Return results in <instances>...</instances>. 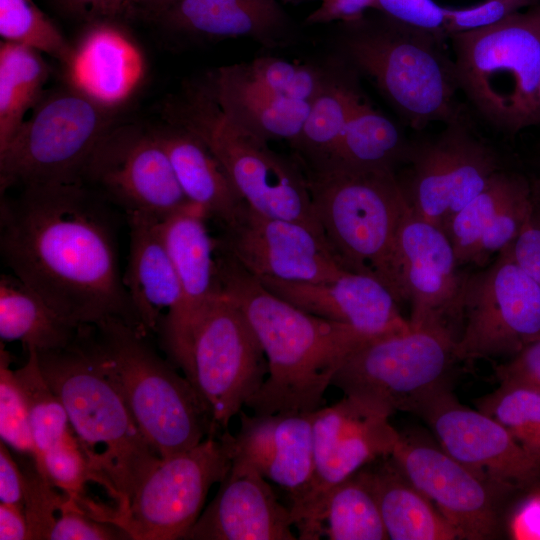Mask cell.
<instances>
[{
    "mask_svg": "<svg viewBox=\"0 0 540 540\" xmlns=\"http://www.w3.org/2000/svg\"><path fill=\"white\" fill-rule=\"evenodd\" d=\"M0 250L13 275L76 327L118 319L145 332L123 283L113 217L84 183L2 196Z\"/></svg>",
    "mask_w": 540,
    "mask_h": 540,
    "instance_id": "obj_1",
    "label": "cell"
},
{
    "mask_svg": "<svg viewBox=\"0 0 540 540\" xmlns=\"http://www.w3.org/2000/svg\"><path fill=\"white\" fill-rule=\"evenodd\" d=\"M217 263L221 289L250 324L268 365L266 379L245 406L259 415L321 408L348 355L377 336L293 306L219 247Z\"/></svg>",
    "mask_w": 540,
    "mask_h": 540,
    "instance_id": "obj_2",
    "label": "cell"
},
{
    "mask_svg": "<svg viewBox=\"0 0 540 540\" xmlns=\"http://www.w3.org/2000/svg\"><path fill=\"white\" fill-rule=\"evenodd\" d=\"M38 359L100 486L116 500L115 518L127 510L162 459L101 369L88 339V327H83L69 346L38 352Z\"/></svg>",
    "mask_w": 540,
    "mask_h": 540,
    "instance_id": "obj_3",
    "label": "cell"
},
{
    "mask_svg": "<svg viewBox=\"0 0 540 540\" xmlns=\"http://www.w3.org/2000/svg\"><path fill=\"white\" fill-rule=\"evenodd\" d=\"M304 173L322 234L338 263L375 277L404 303L397 235L408 205L395 171L332 167Z\"/></svg>",
    "mask_w": 540,
    "mask_h": 540,
    "instance_id": "obj_4",
    "label": "cell"
},
{
    "mask_svg": "<svg viewBox=\"0 0 540 540\" xmlns=\"http://www.w3.org/2000/svg\"><path fill=\"white\" fill-rule=\"evenodd\" d=\"M148 335L122 320L88 328L96 359L161 459L221 434L191 384L162 359Z\"/></svg>",
    "mask_w": 540,
    "mask_h": 540,
    "instance_id": "obj_5",
    "label": "cell"
},
{
    "mask_svg": "<svg viewBox=\"0 0 540 540\" xmlns=\"http://www.w3.org/2000/svg\"><path fill=\"white\" fill-rule=\"evenodd\" d=\"M165 118L209 147L248 206L266 216L300 223L325 240L305 173L271 150L268 141L231 119L206 81L191 85L169 103Z\"/></svg>",
    "mask_w": 540,
    "mask_h": 540,
    "instance_id": "obj_6",
    "label": "cell"
},
{
    "mask_svg": "<svg viewBox=\"0 0 540 540\" xmlns=\"http://www.w3.org/2000/svg\"><path fill=\"white\" fill-rule=\"evenodd\" d=\"M459 89L497 128L540 123V2L450 37Z\"/></svg>",
    "mask_w": 540,
    "mask_h": 540,
    "instance_id": "obj_7",
    "label": "cell"
},
{
    "mask_svg": "<svg viewBox=\"0 0 540 540\" xmlns=\"http://www.w3.org/2000/svg\"><path fill=\"white\" fill-rule=\"evenodd\" d=\"M443 42L387 19L379 26H361L348 36L345 49L408 125L420 130L432 122L461 119L455 66Z\"/></svg>",
    "mask_w": 540,
    "mask_h": 540,
    "instance_id": "obj_8",
    "label": "cell"
},
{
    "mask_svg": "<svg viewBox=\"0 0 540 540\" xmlns=\"http://www.w3.org/2000/svg\"><path fill=\"white\" fill-rule=\"evenodd\" d=\"M166 352L220 433L258 391L268 372L254 331L222 289Z\"/></svg>",
    "mask_w": 540,
    "mask_h": 540,
    "instance_id": "obj_9",
    "label": "cell"
},
{
    "mask_svg": "<svg viewBox=\"0 0 540 540\" xmlns=\"http://www.w3.org/2000/svg\"><path fill=\"white\" fill-rule=\"evenodd\" d=\"M455 341L430 329L373 337L345 359L332 385L360 404L388 416L418 413L449 389L458 362Z\"/></svg>",
    "mask_w": 540,
    "mask_h": 540,
    "instance_id": "obj_10",
    "label": "cell"
},
{
    "mask_svg": "<svg viewBox=\"0 0 540 540\" xmlns=\"http://www.w3.org/2000/svg\"><path fill=\"white\" fill-rule=\"evenodd\" d=\"M112 127V109L74 87L43 96L0 150L1 194L12 187L83 183L91 154Z\"/></svg>",
    "mask_w": 540,
    "mask_h": 540,
    "instance_id": "obj_11",
    "label": "cell"
},
{
    "mask_svg": "<svg viewBox=\"0 0 540 540\" xmlns=\"http://www.w3.org/2000/svg\"><path fill=\"white\" fill-rule=\"evenodd\" d=\"M233 435L226 430L162 459L140 485L125 512L110 522L133 540L185 539L206 496L227 475Z\"/></svg>",
    "mask_w": 540,
    "mask_h": 540,
    "instance_id": "obj_12",
    "label": "cell"
},
{
    "mask_svg": "<svg viewBox=\"0 0 540 540\" xmlns=\"http://www.w3.org/2000/svg\"><path fill=\"white\" fill-rule=\"evenodd\" d=\"M540 337V286L516 263L509 246L468 272L459 361L512 357Z\"/></svg>",
    "mask_w": 540,
    "mask_h": 540,
    "instance_id": "obj_13",
    "label": "cell"
},
{
    "mask_svg": "<svg viewBox=\"0 0 540 540\" xmlns=\"http://www.w3.org/2000/svg\"><path fill=\"white\" fill-rule=\"evenodd\" d=\"M386 414L344 396L313 412L314 471L303 499L290 507L301 540L324 536L329 493L366 465L391 456L400 433Z\"/></svg>",
    "mask_w": 540,
    "mask_h": 540,
    "instance_id": "obj_14",
    "label": "cell"
},
{
    "mask_svg": "<svg viewBox=\"0 0 540 540\" xmlns=\"http://www.w3.org/2000/svg\"><path fill=\"white\" fill-rule=\"evenodd\" d=\"M435 139L410 146L398 182L411 212L443 231L501 169L495 152L464 125L446 124Z\"/></svg>",
    "mask_w": 540,
    "mask_h": 540,
    "instance_id": "obj_15",
    "label": "cell"
},
{
    "mask_svg": "<svg viewBox=\"0 0 540 540\" xmlns=\"http://www.w3.org/2000/svg\"><path fill=\"white\" fill-rule=\"evenodd\" d=\"M81 179L125 215L164 219L192 204L152 129L140 126H113L94 149Z\"/></svg>",
    "mask_w": 540,
    "mask_h": 540,
    "instance_id": "obj_16",
    "label": "cell"
},
{
    "mask_svg": "<svg viewBox=\"0 0 540 540\" xmlns=\"http://www.w3.org/2000/svg\"><path fill=\"white\" fill-rule=\"evenodd\" d=\"M397 264L410 327L442 332L456 344L468 271L458 264L446 233L409 207L397 235Z\"/></svg>",
    "mask_w": 540,
    "mask_h": 540,
    "instance_id": "obj_17",
    "label": "cell"
},
{
    "mask_svg": "<svg viewBox=\"0 0 540 540\" xmlns=\"http://www.w3.org/2000/svg\"><path fill=\"white\" fill-rule=\"evenodd\" d=\"M222 226L219 248L258 279L318 282L347 271L308 227L263 215L246 203Z\"/></svg>",
    "mask_w": 540,
    "mask_h": 540,
    "instance_id": "obj_18",
    "label": "cell"
},
{
    "mask_svg": "<svg viewBox=\"0 0 540 540\" xmlns=\"http://www.w3.org/2000/svg\"><path fill=\"white\" fill-rule=\"evenodd\" d=\"M442 449L484 480L527 486L540 478V456L521 445L499 421L462 405L447 389L417 413Z\"/></svg>",
    "mask_w": 540,
    "mask_h": 540,
    "instance_id": "obj_19",
    "label": "cell"
},
{
    "mask_svg": "<svg viewBox=\"0 0 540 540\" xmlns=\"http://www.w3.org/2000/svg\"><path fill=\"white\" fill-rule=\"evenodd\" d=\"M391 457L453 526L459 539L483 540L496 536L498 518L486 480L442 448L401 434Z\"/></svg>",
    "mask_w": 540,
    "mask_h": 540,
    "instance_id": "obj_20",
    "label": "cell"
},
{
    "mask_svg": "<svg viewBox=\"0 0 540 540\" xmlns=\"http://www.w3.org/2000/svg\"><path fill=\"white\" fill-rule=\"evenodd\" d=\"M290 507L283 505L246 460L233 455L231 467L210 504L185 539L295 540Z\"/></svg>",
    "mask_w": 540,
    "mask_h": 540,
    "instance_id": "obj_21",
    "label": "cell"
},
{
    "mask_svg": "<svg viewBox=\"0 0 540 540\" xmlns=\"http://www.w3.org/2000/svg\"><path fill=\"white\" fill-rule=\"evenodd\" d=\"M258 280L270 292L293 306L370 336L411 329L392 292L370 275L345 271L335 279L318 282L273 278Z\"/></svg>",
    "mask_w": 540,
    "mask_h": 540,
    "instance_id": "obj_22",
    "label": "cell"
},
{
    "mask_svg": "<svg viewBox=\"0 0 540 540\" xmlns=\"http://www.w3.org/2000/svg\"><path fill=\"white\" fill-rule=\"evenodd\" d=\"M531 206L532 182L518 173L497 171L444 230L458 264L488 265L517 238Z\"/></svg>",
    "mask_w": 540,
    "mask_h": 540,
    "instance_id": "obj_23",
    "label": "cell"
},
{
    "mask_svg": "<svg viewBox=\"0 0 540 540\" xmlns=\"http://www.w3.org/2000/svg\"><path fill=\"white\" fill-rule=\"evenodd\" d=\"M233 435V455L246 460L263 477L284 489L289 507L305 496L314 471L313 412L247 415Z\"/></svg>",
    "mask_w": 540,
    "mask_h": 540,
    "instance_id": "obj_24",
    "label": "cell"
},
{
    "mask_svg": "<svg viewBox=\"0 0 540 540\" xmlns=\"http://www.w3.org/2000/svg\"><path fill=\"white\" fill-rule=\"evenodd\" d=\"M204 211L194 204L161 220V230L180 286V302L159 332L162 344L175 343L220 294L217 240Z\"/></svg>",
    "mask_w": 540,
    "mask_h": 540,
    "instance_id": "obj_25",
    "label": "cell"
},
{
    "mask_svg": "<svg viewBox=\"0 0 540 540\" xmlns=\"http://www.w3.org/2000/svg\"><path fill=\"white\" fill-rule=\"evenodd\" d=\"M129 256L123 283L142 329L159 334L180 302V286L155 216L126 215Z\"/></svg>",
    "mask_w": 540,
    "mask_h": 540,
    "instance_id": "obj_26",
    "label": "cell"
},
{
    "mask_svg": "<svg viewBox=\"0 0 540 540\" xmlns=\"http://www.w3.org/2000/svg\"><path fill=\"white\" fill-rule=\"evenodd\" d=\"M67 68L75 89L113 109L139 85L144 61L137 46L122 30L99 23L73 48Z\"/></svg>",
    "mask_w": 540,
    "mask_h": 540,
    "instance_id": "obj_27",
    "label": "cell"
},
{
    "mask_svg": "<svg viewBox=\"0 0 540 540\" xmlns=\"http://www.w3.org/2000/svg\"><path fill=\"white\" fill-rule=\"evenodd\" d=\"M152 131L188 201L221 225L229 223L245 202L209 147L191 131L168 121Z\"/></svg>",
    "mask_w": 540,
    "mask_h": 540,
    "instance_id": "obj_28",
    "label": "cell"
},
{
    "mask_svg": "<svg viewBox=\"0 0 540 540\" xmlns=\"http://www.w3.org/2000/svg\"><path fill=\"white\" fill-rule=\"evenodd\" d=\"M178 33L209 40L251 38L270 44L285 28L276 0H180L157 17Z\"/></svg>",
    "mask_w": 540,
    "mask_h": 540,
    "instance_id": "obj_29",
    "label": "cell"
},
{
    "mask_svg": "<svg viewBox=\"0 0 540 540\" xmlns=\"http://www.w3.org/2000/svg\"><path fill=\"white\" fill-rule=\"evenodd\" d=\"M206 83L225 113L256 136L298 139L311 102L277 96L247 81L235 65L221 67Z\"/></svg>",
    "mask_w": 540,
    "mask_h": 540,
    "instance_id": "obj_30",
    "label": "cell"
},
{
    "mask_svg": "<svg viewBox=\"0 0 540 540\" xmlns=\"http://www.w3.org/2000/svg\"><path fill=\"white\" fill-rule=\"evenodd\" d=\"M374 494L392 540L459 539L456 530L402 473L392 457L360 470Z\"/></svg>",
    "mask_w": 540,
    "mask_h": 540,
    "instance_id": "obj_31",
    "label": "cell"
},
{
    "mask_svg": "<svg viewBox=\"0 0 540 540\" xmlns=\"http://www.w3.org/2000/svg\"><path fill=\"white\" fill-rule=\"evenodd\" d=\"M82 328L68 322L14 275L0 279V337L26 349L46 352L65 348Z\"/></svg>",
    "mask_w": 540,
    "mask_h": 540,
    "instance_id": "obj_32",
    "label": "cell"
},
{
    "mask_svg": "<svg viewBox=\"0 0 540 540\" xmlns=\"http://www.w3.org/2000/svg\"><path fill=\"white\" fill-rule=\"evenodd\" d=\"M409 148L400 129L361 97L342 131L330 165L324 169L394 170L405 162Z\"/></svg>",
    "mask_w": 540,
    "mask_h": 540,
    "instance_id": "obj_33",
    "label": "cell"
},
{
    "mask_svg": "<svg viewBox=\"0 0 540 540\" xmlns=\"http://www.w3.org/2000/svg\"><path fill=\"white\" fill-rule=\"evenodd\" d=\"M42 53L25 45H0V150L15 136L30 108L43 97L49 67Z\"/></svg>",
    "mask_w": 540,
    "mask_h": 540,
    "instance_id": "obj_34",
    "label": "cell"
},
{
    "mask_svg": "<svg viewBox=\"0 0 540 540\" xmlns=\"http://www.w3.org/2000/svg\"><path fill=\"white\" fill-rule=\"evenodd\" d=\"M361 97L351 85L327 80L311 101L302 131L293 144L305 171L330 165L342 131Z\"/></svg>",
    "mask_w": 540,
    "mask_h": 540,
    "instance_id": "obj_35",
    "label": "cell"
},
{
    "mask_svg": "<svg viewBox=\"0 0 540 540\" xmlns=\"http://www.w3.org/2000/svg\"><path fill=\"white\" fill-rule=\"evenodd\" d=\"M323 524L330 540L388 539L376 498L360 471L329 493Z\"/></svg>",
    "mask_w": 540,
    "mask_h": 540,
    "instance_id": "obj_36",
    "label": "cell"
},
{
    "mask_svg": "<svg viewBox=\"0 0 540 540\" xmlns=\"http://www.w3.org/2000/svg\"><path fill=\"white\" fill-rule=\"evenodd\" d=\"M27 352L25 364L13 372L27 407L36 460L72 429L64 405L42 373L37 350L29 347Z\"/></svg>",
    "mask_w": 540,
    "mask_h": 540,
    "instance_id": "obj_37",
    "label": "cell"
},
{
    "mask_svg": "<svg viewBox=\"0 0 540 540\" xmlns=\"http://www.w3.org/2000/svg\"><path fill=\"white\" fill-rule=\"evenodd\" d=\"M0 35L68 65L73 48L32 0H0Z\"/></svg>",
    "mask_w": 540,
    "mask_h": 540,
    "instance_id": "obj_38",
    "label": "cell"
},
{
    "mask_svg": "<svg viewBox=\"0 0 540 540\" xmlns=\"http://www.w3.org/2000/svg\"><path fill=\"white\" fill-rule=\"evenodd\" d=\"M478 409L499 421L532 453L540 456V392L502 385L479 401Z\"/></svg>",
    "mask_w": 540,
    "mask_h": 540,
    "instance_id": "obj_39",
    "label": "cell"
},
{
    "mask_svg": "<svg viewBox=\"0 0 540 540\" xmlns=\"http://www.w3.org/2000/svg\"><path fill=\"white\" fill-rule=\"evenodd\" d=\"M250 83L277 96L311 102L327 80L314 68L275 57L235 65Z\"/></svg>",
    "mask_w": 540,
    "mask_h": 540,
    "instance_id": "obj_40",
    "label": "cell"
},
{
    "mask_svg": "<svg viewBox=\"0 0 540 540\" xmlns=\"http://www.w3.org/2000/svg\"><path fill=\"white\" fill-rule=\"evenodd\" d=\"M38 470L79 506L85 501V486L100 480L71 430L52 448L35 460Z\"/></svg>",
    "mask_w": 540,
    "mask_h": 540,
    "instance_id": "obj_41",
    "label": "cell"
},
{
    "mask_svg": "<svg viewBox=\"0 0 540 540\" xmlns=\"http://www.w3.org/2000/svg\"><path fill=\"white\" fill-rule=\"evenodd\" d=\"M11 356L0 351V436L7 446L23 456H35L30 421L23 395L14 372L10 369Z\"/></svg>",
    "mask_w": 540,
    "mask_h": 540,
    "instance_id": "obj_42",
    "label": "cell"
},
{
    "mask_svg": "<svg viewBox=\"0 0 540 540\" xmlns=\"http://www.w3.org/2000/svg\"><path fill=\"white\" fill-rule=\"evenodd\" d=\"M24 474V512L29 540L49 539L57 514L67 499L37 468L33 457L22 462Z\"/></svg>",
    "mask_w": 540,
    "mask_h": 540,
    "instance_id": "obj_43",
    "label": "cell"
},
{
    "mask_svg": "<svg viewBox=\"0 0 540 540\" xmlns=\"http://www.w3.org/2000/svg\"><path fill=\"white\" fill-rule=\"evenodd\" d=\"M130 539L118 525L94 518L67 496L57 515L49 540Z\"/></svg>",
    "mask_w": 540,
    "mask_h": 540,
    "instance_id": "obj_44",
    "label": "cell"
},
{
    "mask_svg": "<svg viewBox=\"0 0 540 540\" xmlns=\"http://www.w3.org/2000/svg\"><path fill=\"white\" fill-rule=\"evenodd\" d=\"M401 25L448 38L447 8L434 0H375L374 8Z\"/></svg>",
    "mask_w": 540,
    "mask_h": 540,
    "instance_id": "obj_45",
    "label": "cell"
},
{
    "mask_svg": "<svg viewBox=\"0 0 540 540\" xmlns=\"http://www.w3.org/2000/svg\"><path fill=\"white\" fill-rule=\"evenodd\" d=\"M539 2L540 0H485L467 8H447V36L449 38L453 34L490 26Z\"/></svg>",
    "mask_w": 540,
    "mask_h": 540,
    "instance_id": "obj_46",
    "label": "cell"
},
{
    "mask_svg": "<svg viewBox=\"0 0 540 540\" xmlns=\"http://www.w3.org/2000/svg\"><path fill=\"white\" fill-rule=\"evenodd\" d=\"M516 263L540 286V184L532 182V206L522 229L509 245Z\"/></svg>",
    "mask_w": 540,
    "mask_h": 540,
    "instance_id": "obj_47",
    "label": "cell"
},
{
    "mask_svg": "<svg viewBox=\"0 0 540 540\" xmlns=\"http://www.w3.org/2000/svg\"><path fill=\"white\" fill-rule=\"evenodd\" d=\"M502 385L518 386L540 392V337L526 345L508 361L495 367Z\"/></svg>",
    "mask_w": 540,
    "mask_h": 540,
    "instance_id": "obj_48",
    "label": "cell"
},
{
    "mask_svg": "<svg viewBox=\"0 0 540 540\" xmlns=\"http://www.w3.org/2000/svg\"><path fill=\"white\" fill-rule=\"evenodd\" d=\"M375 0H321L320 5L307 17L309 24L344 21L355 23L364 12L373 9Z\"/></svg>",
    "mask_w": 540,
    "mask_h": 540,
    "instance_id": "obj_49",
    "label": "cell"
},
{
    "mask_svg": "<svg viewBox=\"0 0 540 540\" xmlns=\"http://www.w3.org/2000/svg\"><path fill=\"white\" fill-rule=\"evenodd\" d=\"M0 500L24 509V474L3 441L0 442Z\"/></svg>",
    "mask_w": 540,
    "mask_h": 540,
    "instance_id": "obj_50",
    "label": "cell"
},
{
    "mask_svg": "<svg viewBox=\"0 0 540 540\" xmlns=\"http://www.w3.org/2000/svg\"><path fill=\"white\" fill-rule=\"evenodd\" d=\"M0 539H29L28 524L22 507L0 503Z\"/></svg>",
    "mask_w": 540,
    "mask_h": 540,
    "instance_id": "obj_51",
    "label": "cell"
},
{
    "mask_svg": "<svg viewBox=\"0 0 540 540\" xmlns=\"http://www.w3.org/2000/svg\"><path fill=\"white\" fill-rule=\"evenodd\" d=\"M518 539H540V495L530 499L517 513L512 524Z\"/></svg>",
    "mask_w": 540,
    "mask_h": 540,
    "instance_id": "obj_52",
    "label": "cell"
},
{
    "mask_svg": "<svg viewBox=\"0 0 540 540\" xmlns=\"http://www.w3.org/2000/svg\"><path fill=\"white\" fill-rule=\"evenodd\" d=\"M68 13L92 18L106 17L109 0H55Z\"/></svg>",
    "mask_w": 540,
    "mask_h": 540,
    "instance_id": "obj_53",
    "label": "cell"
},
{
    "mask_svg": "<svg viewBox=\"0 0 540 540\" xmlns=\"http://www.w3.org/2000/svg\"><path fill=\"white\" fill-rule=\"evenodd\" d=\"M180 0H139L135 7H141L145 12L158 17Z\"/></svg>",
    "mask_w": 540,
    "mask_h": 540,
    "instance_id": "obj_54",
    "label": "cell"
},
{
    "mask_svg": "<svg viewBox=\"0 0 540 540\" xmlns=\"http://www.w3.org/2000/svg\"><path fill=\"white\" fill-rule=\"evenodd\" d=\"M139 0H109L106 17H115L134 8Z\"/></svg>",
    "mask_w": 540,
    "mask_h": 540,
    "instance_id": "obj_55",
    "label": "cell"
},
{
    "mask_svg": "<svg viewBox=\"0 0 540 540\" xmlns=\"http://www.w3.org/2000/svg\"><path fill=\"white\" fill-rule=\"evenodd\" d=\"M537 181H538V182H539V184H540V179H538Z\"/></svg>",
    "mask_w": 540,
    "mask_h": 540,
    "instance_id": "obj_56",
    "label": "cell"
},
{
    "mask_svg": "<svg viewBox=\"0 0 540 540\" xmlns=\"http://www.w3.org/2000/svg\"><path fill=\"white\" fill-rule=\"evenodd\" d=\"M283 1H291V0H283Z\"/></svg>",
    "mask_w": 540,
    "mask_h": 540,
    "instance_id": "obj_57",
    "label": "cell"
}]
</instances>
